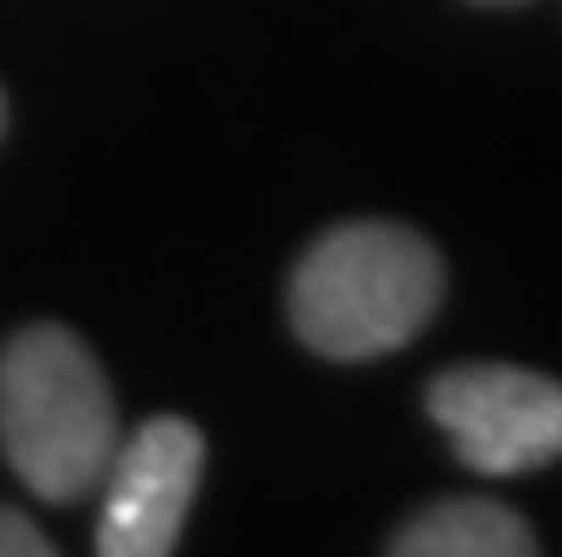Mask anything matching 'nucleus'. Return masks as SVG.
<instances>
[{
	"mask_svg": "<svg viewBox=\"0 0 562 557\" xmlns=\"http://www.w3.org/2000/svg\"><path fill=\"white\" fill-rule=\"evenodd\" d=\"M443 302V256L404 222H341L295 261L290 324L313 353L363 365L409 347Z\"/></svg>",
	"mask_w": 562,
	"mask_h": 557,
	"instance_id": "obj_1",
	"label": "nucleus"
},
{
	"mask_svg": "<svg viewBox=\"0 0 562 557\" xmlns=\"http://www.w3.org/2000/svg\"><path fill=\"white\" fill-rule=\"evenodd\" d=\"M0 444L41 501H80L120 444L109 376L63 324H29L0 353Z\"/></svg>",
	"mask_w": 562,
	"mask_h": 557,
	"instance_id": "obj_2",
	"label": "nucleus"
},
{
	"mask_svg": "<svg viewBox=\"0 0 562 557\" xmlns=\"http://www.w3.org/2000/svg\"><path fill=\"white\" fill-rule=\"evenodd\" d=\"M426 410L483 478H522L562 461V381L517 365H454L426 387Z\"/></svg>",
	"mask_w": 562,
	"mask_h": 557,
	"instance_id": "obj_3",
	"label": "nucleus"
},
{
	"mask_svg": "<svg viewBox=\"0 0 562 557\" xmlns=\"http://www.w3.org/2000/svg\"><path fill=\"white\" fill-rule=\"evenodd\" d=\"M205 472V438L182 415L143 421L109 455V489L97 512V552L103 557H165L177 552L193 489Z\"/></svg>",
	"mask_w": 562,
	"mask_h": 557,
	"instance_id": "obj_4",
	"label": "nucleus"
},
{
	"mask_svg": "<svg viewBox=\"0 0 562 557\" xmlns=\"http://www.w3.org/2000/svg\"><path fill=\"white\" fill-rule=\"evenodd\" d=\"M392 552L398 557H535L540 541L512 506L488 495H460L409 517L392 535Z\"/></svg>",
	"mask_w": 562,
	"mask_h": 557,
	"instance_id": "obj_5",
	"label": "nucleus"
},
{
	"mask_svg": "<svg viewBox=\"0 0 562 557\" xmlns=\"http://www.w3.org/2000/svg\"><path fill=\"white\" fill-rule=\"evenodd\" d=\"M52 535H41L35 517H23L12 506H0V557H52Z\"/></svg>",
	"mask_w": 562,
	"mask_h": 557,
	"instance_id": "obj_6",
	"label": "nucleus"
},
{
	"mask_svg": "<svg viewBox=\"0 0 562 557\" xmlns=\"http://www.w3.org/2000/svg\"><path fill=\"white\" fill-rule=\"evenodd\" d=\"M483 7H517V0H483Z\"/></svg>",
	"mask_w": 562,
	"mask_h": 557,
	"instance_id": "obj_7",
	"label": "nucleus"
},
{
	"mask_svg": "<svg viewBox=\"0 0 562 557\" xmlns=\"http://www.w3.org/2000/svg\"><path fill=\"white\" fill-rule=\"evenodd\" d=\"M0 131H7V97H0Z\"/></svg>",
	"mask_w": 562,
	"mask_h": 557,
	"instance_id": "obj_8",
	"label": "nucleus"
}]
</instances>
